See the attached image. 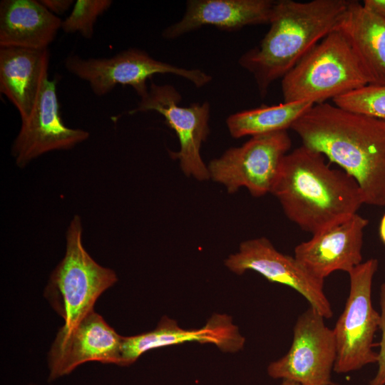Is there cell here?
<instances>
[{
    "instance_id": "6da1fadb",
    "label": "cell",
    "mask_w": 385,
    "mask_h": 385,
    "mask_svg": "<svg viewBox=\"0 0 385 385\" xmlns=\"http://www.w3.org/2000/svg\"><path fill=\"white\" fill-rule=\"evenodd\" d=\"M291 129L302 145L356 180L364 204L385 206V120L325 102L313 105Z\"/></svg>"
},
{
    "instance_id": "7a4b0ae2",
    "label": "cell",
    "mask_w": 385,
    "mask_h": 385,
    "mask_svg": "<svg viewBox=\"0 0 385 385\" xmlns=\"http://www.w3.org/2000/svg\"><path fill=\"white\" fill-rule=\"evenodd\" d=\"M271 193L287 218L312 235L357 213L364 204L352 177L304 145L285 155Z\"/></svg>"
},
{
    "instance_id": "3957f363",
    "label": "cell",
    "mask_w": 385,
    "mask_h": 385,
    "mask_svg": "<svg viewBox=\"0 0 385 385\" xmlns=\"http://www.w3.org/2000/svg\"><path fill=\"white\" fill-rule=\"evenodd\" d=\"M349 0L275 1L270 29L238 63L254 77L262 96L330 33L337 30Z\"/></svg>"
},
{
    "instance_id": "277c9868",
    "label": "cell",
    "mask_w": 385,
    "mask_h": 385,
    "mask_svg": "<svg viewBox=\"0 0 385 385\" xmlns=\"http://www.w3.org/2000/svg\"><path fill=\"white\" fill-rule=\"evenodd\" d=\"M369 84L345 36L336 30L317 43L282 78L284 102L325 103Z\"/></svg>"
},
{
    "instance_id": "5b68a950",
    "label": "cell",
    "mask_w": 385,
    "mask_h": 385,
    "mask_svg": "<svg viewBox=\"0 0 385 385\" xmlns=\"http://www.w3.org/2000/svg\"><path fill=\"white\" fill-rule=\"evenodd\" d=\"M82 224L75 215L66 231L64 257L51 272L43 295L69 330L94 309L101 295L118 282L116 273L98 264L82 243Z\"/></svg>"
},
{
    "instance_id": "8992f818",
    "label": "cell",
    "mask_w": 385,
    "mask_h": 385,
    "mask_svg": "<svg viewBox=\"0 0 385 385\" xmlns=\"http://www.w3.org/2000/svg\"><path fill=\"white\" fill-rule=\"evenodd\" d=\"M66 69L87 82L92 92L103 96L117 85L130 86L140 96L148 91L147 81L155 74H173L184 78L196 88L208 84L212 76L202 70L185 68L157 60L146 51L129 48L110 58H82L71 54L64 61Z\"/></svg>"
},
{
    "instance_id": "52a82bcc",
    "label": "cell",
    "mask_w": 385,
    "mask_h": 385,
    "mask_svg": "<svg viewBox=\"0 0 385 385\" xmlns=\"http://www.w3.org/2000/svg\"><path fill=\"white\" fill-rule=\"evenodd\" d=\"M378 260L371 258L349 273V294L343 312L333 329L337 359L334 371L345 374L377 362L373 341L381 316L372 304L371 288Z\"/></svg>"
},
{
    "instance_id": "ba28073f",
    "label": "cell",
    "mask_w": 385,
    "mask_h": 385,
    "mask_svg": "<svg viewBox=\"0 0 385 385\" xmlns=\"http://www.w3.org/2000/svg\"><path fill=\"white\" fill-rule=\"evenodd\" d=\"M292 146L287 130L252 136L207 165L210 179L229 193L245 188L255 197L272 192Z\"/></svg>"
},
{
    "instance_id": "9c48e42d",
    "label": "cell",
    "mask_w": 385,
    "mask_h": 385,
    "mask_svg": "<svg viewBox=\"0 0 385 385\" xmlns=\"http://www.w3.org/2000/svg\"><path fill=\"white\" fill-rule=\"evenodd\" d=\"M180 101L181 96L173 86L151 82L147 94L127 113L155 111L161 114L175 132L180 143V150L171 152V156L178 160L186 176L205 181L210 179V175L207 165L202 159L200 148L210 134V106L205 101L182 106L179 105Z\"/></svg>"
},
{
    "instance_id": "30bf717a",
    "label": "cell",
    "mask_w": 385,
    "mask_h": 385,
    "mask_svg": "<svg viewBox=\"0 0 385 385\" xmlns=\"http://www.w3.org/2000/svg\"><path fill=\"white\" fill-rule=\"evenodd\" d=\"M324 319L312 307L297 318L289 351L267 366L271 378L299 385H332L337 345L333 329L326 325Z\"/></svg>"
},
{
    "instance_id": "8fae6325",
    "label": "cell",
    "mask_w": 385,
    "mask_h": 385,
    "mask_svg": "<svg viewBox=\"0 0 385 385\" xmlns=\"http://www.w3.org/2000/svg\"><path fill=\"white\" fill-rule=\"evenodd\" d=\"M225 265L237 275L252 270L270 282L288 286L302 294L325 319L333 316L324 291V281L312 275L294 256L279 252L266 237L242 242L238 251L225 260Z\"/></svg>"
},
{
    "instance_id": "7c38bea8",
    "label": "cell",
    "mask_w": 385,
    "mask_h": 385,
    "mask_svg": "<svg viewBox=\"0 0 385 385\" xmlns=\"http://www.w3.org/2000/svg\"><path fill=\"white\" fill-rule=\"evenodd\" d=\"M122 338L95 310L69 330L60 327L48 353V381L66 376L86 362L120 366Z\"/></svg>"
},
{
    "instance_id": "4fadbf2b",
    "label": "cell",
    "mask_w": 385,
    "mask_h": 385,
    "mask_svg": "<svg viewBox=\"0 0 385 385\" xmlns=\"http://www.w3.org/2000/svg\"><path fill=\"white\" fill-rule=\"evenodd\" d=\"M188 342L211 344L225 353H236L245 344V338L231 316L214 313L198 329H183L177 322L163 316L150 331L122 338L120 366H129L143 354L155 349Z\"/></svg>"
},
{
    "instance_id": "5bb4252c",
    "label": "cell",
    "mask_w": 385,
    "mask_h": 385,
    "mask_svg": "<svg viewBox=\"0 0 385 385\" xmlns=\"http://www.w3.org/2000/svg\"><path fill=\"white\" fill-rule=\"evenodd\" d=\"M89 137V133L66 126L60 114L55 80H48L31 115L21 121L11 147L19 168L48 152L68 150Z\"/></svg>"
},
{
    "instance_id": "9a60e30c",
    "label": "cell",
    "mask_w": 385,
    "mask_h": 385,
    "mask_svg": "<svg viewBox=\"0 0 385 385\" xmlns=\"http://www.w3.org/2000/svg\"><path fill=\"white\" fill-rule=\"evenodd\" d=\"M368 224V219L356 213L297 245L294 257L322 281L335 271L349 274L362 262L364 230Z\"/></svg>"
},
{
    "instance_id": "2e32d148",
    "label": "cell",
    "mask_w": 385,
    "mask_h": 385,
    "mask_svg": "<svg viewBox=\"0 0 385 385\" xmlns=\"http://www.w3.org/2000/svg\"><path fill=\"white\" fill-rule=\"evenodd\" d=\"M274 1L188 0L182 19L166 27L162 36L175 39L205 26L232 31L247 26L269 24Z\"/></svg>"
},
{
    "instance_id": "e0dca14e",
    "label": "cell",
    "mask_w": 385,
    "mask_h": 385,
    "mask_svg": "<svg viewBox=\"0 0 385 385\" xmlns=\"http://www.w3.org/2000/svg\"><path fill=\"white\" fill-rule=\"evenodd\" d=\"M49 61L48 48L0 47V91L21 121L33 113L48 80Z\"/></svg>"
},
{
    "instance_id": "ac0fdd59",
    "label": "cell",
    "mask_w": 385,
    "mask_h": 385,
    "mask_svg": "<svg viewBox=\"0 0 385 385\" xmlns=\"http://www.w3.org/2000/svg\"><path fill=\"white\" fill-rule=\"evenodd\" d=\"M61 24L40 1L1 0L0 47L48 48Z\"/></svg>"
},
{
    "instance_id": "d6986e66",
    "label": "cell",
    "mask_w": 385,
    "mask_h": 385,
    "mask_svg": "<svg viewBox=\"0 0 385 385\" xmlns=\"http://www.w3.org/2000/svg\"><path fill=\"white\" fill-rule=\"evenodd\" d=\"M338 30L349 41L369 84L385 85V20L349 1Z\"/></svg>"
},
{
    "instance_id": "ffe728a7",
    "label": "cell",
    "mask_w": 385,
    "mask_h": 385,
    "mask_svg": "<svg viewBox=\"0 0 385 385\" xmlns=\"http://www.w3.org/2000/svg\"><path fill=\"white\" fill-rule=\"evenodd\" d=\"M313 105L307 101L262 105L230 115L226 125L235 138L287 130Z\"/></svg>"
},
{
    "instance_id": "44dd1931",
    "label": "cell",
    "mask_w": 385,
    "mask_h": 385,
    "mask_svg": "<svg viewBox=\"0 0 385 385\" xmlns=\"http://www.w3.org/2000/svg\"><path fill=\"white\" fill-rule=\"evenodd\" d=\"M332 101L344 109L385 120V85L367 84Z\"/></svg>"
},
{
    "instance_id": "7402d4cb",
    "label": "cell",
    "mask_w": 385,
    "mask_h": 385,
    "mask_svg": "<svg viewBox=\"0 0 385 385\" xmlns=\"http://www.w3.org/2000/svg\"><path fill=\"white\" fill-rule=\"evenodd\" d=\"M111 0H77L71 14L62 20L61 29L66 34L78 33L91 38L98 19L112 5Z\"/></svg>"
},
{
    "instance_id": "603a6c76",
    "label": "cell",
    "mask_w": 385,
    "mask_h": 385,
    "mask_svg": "<svg viewBox=\"0 0 385 385\" xmlns=\"http://www.w3.org/2000/svg\"><path fill=\"white\" fill-rule=\"evenodd\" d=\"M381 321L379 329L381 332L380 349L378 353V370L369 385H385V282L380 288Z\"/></svg>"
},
{
    "instance_id": "cb8c5ba5",
    "label": "cell",
    "mask_w": 385,
    "mask_h": 385,
    "mask_svg": "<svg viewBox=\"0 0 385 385\" xmlns=\"http://www.w3.org/2000/svg\"><path fill=\"white\" fill-rule=\"evenodd\" d=\"M40 2L56 16L64 14L74 4L73 0H40Z\"/></svg>"
},
{
    "instance_id": "d4e9b609",
    "label": "cell",
    "mask_w": 385,
    "mask_h": 385,
    "mask_svg": "<svg viewBox=\"0 0 385 385\" xmlns=\"http://www.w3.org/2000/svg\"><path fill=\"white\" fill-rule=\"evenodd\" d=\"M362 5L366 11L385 20V0H364Z\"/></svg>"
},
{
    "instance_id": "484cf974",
    "label": "cell",
    "mask_w": 385,
    "mask_h": 385,
    "mask_svg": "<svg viewBox=\"0 0 385 385\" xmlns=\"http://www.w3.org/2000/svg\"><path fill=\"white\" fill-rule=\"evenodd\" d=\"M379 233L381 242L384 245H385V214L383 215L380 221Z\"/></svg>"
},
{
    "instance_id": "4316f807",
    "label": "cell",
    "mask_w": 385,
    "mask_h": 385,
    "mask_svg": "<svg viewBox=\"0 0 385 385\" xmlns=\"http://www.w3.org/2000/svg\"><path fill=\"white\" fill-rule=\"evenodd\" d=\"M280 385H299L298 383L290 380H282Z\"/></svg>"
},
{
    "instance_id": "83f0119b",
    "label": "cell",
    "mask_w": 385,
    "mask_h": 385,
    "mask_svg": "<svg viewBox=\"0 0 385 385\" xmlns=\"http://www.w3.org/2000/svg\"><path fill=\"white\" fill-rule=\"evenodd\" d=\"M29 385H35V384H29Z\"/></svg>"
}]
</instances>
